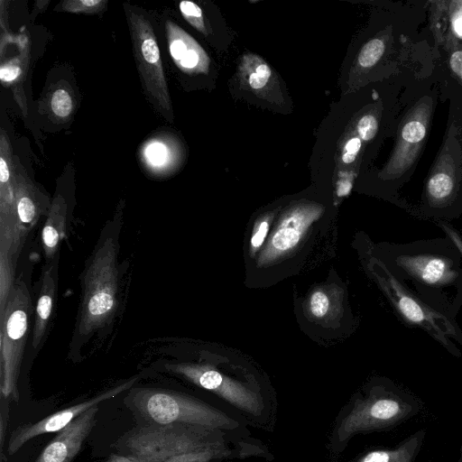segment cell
Listing matches in <instances>:
<instances>
[{
  "label": "cell",
  "instance_id": "obj_21",
  "mask_svg": "<svg viewBox=\"0 0 462 462\" xmlns=\"http://www.w3.org/2000/svg\"><path fill=\"white\" fill-rule=\"evenodd\" d=\"M106 5L105 0H67L56 6V10L73 14H97Z\"/></svg>",
  "mask_w": 462,
  "mask_h": 462
},
{
  "label": "cell",
  "instance_id": "obj_37",
  "mask_svg": "<svg viewBox=\"0 0 462 462\" xmlns=\"http://www.w3.org/2000/svg\"><path fill=\"white\" fill-rule=\"evenodd\" d=\"M456 462H462V437H461V443H460V447H459V454H458L457 460Z\"/></svg>",
  "mask_w": 462,
  "mask_h": 462
},
{
  "label": "cell",
  "instance_id": "obj_14",
  "mask_svg": "<svg viewBox=\"0 0 462 462\" xmlns=\"http://www.w3.org/2000/svg\"><path fill=\"white\" fill-rule=\"evenodd\" d=\"M97 411V405L88 409L58 431L35 462H71L95 426Z\"/></svg>",
  "mask_w": 462,
  "mask_h": 462
},
{
  "label": "cell",
  "instance_id": "obj_28",
  "mask_svg": "<svg viewBox=\"0 0 462 462\" xmlns=\"http://www.w3.org/2000/svg\"><path fill=\"white\" fill-rule=\"evenodd\" d=\"M448 5L451 30L456 37L462 38V1H451Z\"/></svg>",
  "mask_w": 462,
  "mask_h": 462
},
{
  "label": "cell",
  "instance_id": "obj_24",
  "mask_svg": "<svg viewBox=\"0 0 462 462\" xmlns=\"http://www.w3.org/2000/svg\"><path fill=\"white\" fill-rule=\"evenodd\" d=\"M309 310L315 319L326 317L330 310V299L323 291H315L310 297Z\"/></svg>",
  "mask_w": 462,
  "mask_h": 462
},
{
  "label": "cell",
  "instance_id": "obj_26",
  "mask_svg": "<svg viewBox=\"0 0 462 462\" xmlns=\"http://www.w3.org/2000/svg\"><path fill=\"white\" fill-rule=\"evenodd\" d=\"M167 147L161 143H152L145 149V157L148 162L153 166H162L169 158Z\"/></svg>",
  "mask_w": 462,
  "mask_h": 462
},
{
  "label": "cell",
  "instance_id": "obj_25",
  "mask_svg": "<svg viewBox=\"0 0 462 462\" xmlns=\"http://www.w3.org/2000/svg\"><path fill=\"white\" fill-rule=\"evenodd\" d=\"M179 8L184 18L198 30L204 32V23L200 7L190 1H181Z\"/></svg>",
  "mask_w": 462,
  "mask_h": 462
},
{
  "label": "cell",
  "instance_id": "obj_20",
  "mask_svg": "<svg viewBox=\"0 0 462 462\" xmlns=\"http://www.w3.org/2000/svg\"><path fill=\"white\" fill-rule=\"evenodd\" d=\"M170 52L176 64L183 69L191 70L201 61V50L196 42L175 23H166Z\"/></svg>",
  "mask_w": 462,
  "mask_h": 462
},
{
  "label": "cell",
  "instance_id": "obj_19",
  "mask_svg": "<svg viewBox=\"0 0 462 462\" xmlns=\"http://www.w3.org/2000/svg\"><path fill=\"white\" fill-rule=\"evenodd\" d=\"M67 205L60 195L51 204L42 231L44 254L50 263L58 255L60 244L66 233Z\"/></svg>",
  "mask_w": 462,
  "mask_h": 462
},
{
  "label": "cell",
  "instance_id": "obj_13",
  "mask_svg": "<svg viewBox=\"0 0 462 462\" xmlns=\"http://www.w3.org/2000/svg\"><path fill=\"white\" fill-rule=\"evenodd\" d=\"M134 381L135 379H133L113 389H109L108 391H106L90 400L59 411L37 422L21 425L11 434L8 444L9 454L14 455L16 453L24 443L32 438L42 434L60 431L84 411L98 405L99 402L110 399L121 392L129 389Z\"/></svg>",
  "mask_w": 462,
  "mask_h": 462
},
{
  "label": "cell",
  "instance_id": "obj_12",
  "mask_svg": "<svg viewBox=\"0 0 462 462\" xmlns=\"http://www.w3.org/2000/svg\"><path fill=\"white\" fill-rule=\"evenodd\" d=\"M322 211V208L315 204H300L288 210L261 253L259 265H266L291 252Z\"/></svg>",
  "mask_w": 462,
  "mask_h": 462
},
{
  "label": "cell",
  "instance_id": "obj_4",
  "mask_svg": "<svg viewBox=\"0 0 462 462\" xmlns=\"http://www.w3.org/2000/svg\"><path fill=\"white\" fill-rule=\"evenodd\" d=\"M370 263L374 278L401 321L421 329L450 355L461 357L462 329L455 317L429 303L382 260L372 258Z\"/></svg>",
  "mask_w": 462,
  "mask_h": 462
},
{
  "label": "cell",
  "instance_id": "obj_15",
  "mask_svg": "<svg viewBox=\"0 0 462 462\" xmlns=\"http://www.w3.org/2000/svg\"><path fill=\"white\" fill-rule=\"evenodd\" d=\"M8 135L2 129L0 141V229L26 231L21 226L15 202V172Z\"/></svg>",
  "mask_w": 462,
  "mask_h": 462
},
{
  "label": "cell",
  "instance_id": "obj_32",
  "mask_svg": "<svg viewBox=\"0 0 462 462\" xmlns=\"http://www.w3.org/2000/svg\"><path fill=\"white\" fill-rule=\"evenodd\" d=\"M449 67L462 83V50L454 51L450 54Z\"/></svg>",
  "mask_w": 462,
  "mask_h": 462
},
{
  "label": "cell",
  "instance_id": "obj_30",
  "mask_svg": "<svg viewBox=\"0 0 462 462\" xmlns=\"http://www.w3.org/2000/svg\"><path fill=\"white\" fill-rule=\"evenodd\" d=\"M361 139L359 137H353L346 142L342 154V161L344 163L348 164L356 160L361 148Z\"/></svg>",
  "mask_w": 462,
  "mask_h": 462
},
{
  "label": "cell",
  "instance_id": "obj_8",
  "mask_svg": "<svg viewBox=\"0 0 462 462\" xmlns=\"http://www.w3.org/2000/svg\"><path fill=\"white\" fill-rule=\"evenodd\" d=\"M126 14L134 55L145 94L160 113L171 121V98L153 28L144 15L130 9Z\"/></svg>",
  "mask_w": 462,
  "mask_h": 462
},
{
  "label": "cell",
  "instance_id": "obj_18",
  "mask_svg": "<svg viewBox=\"0 0 462 462\" xmlns=\"http://www.w3.org/2000/svg\"><path fill=\"white\" fill-rule=\"evenodd\" d=\"M426 437L421 429L402 439L393 448L371 449L356 462H415Z\"/></svg>",
  "mask_w": 462,
  "mask_h": 462
},
{
  "label": "cell",
  "instance_id": "obj_17",
  "mask_svg": "<svg viewBox=\"0 0 462 462\" xmlns=\"http://www.w3.org/2000/svg\"><path fill=\"white\" fill-rule=\"evenodd\" d=\"M15 202L19 223L29 232L42 214L49 213L51 206L44 196L21 173L15 172Z\"/></svg>",
  "mask_w": 462,
  "mask_h": 462
},
{
  "label": "cell",
  "instance_id": "obj_3",
  "mask_svg": "<svg viewBox=\"0 0 462 462\" xmlns=\"http://www.w3.org/2000/svg\"><path fill=\"white\" fill-rule=\"evenodd\" d=\"M215 430L180 423L152 424L132 430L123 443L141 462H212L225 454Z\"/></svg>",
  "mask_w": 462,
  "mask_h": 462
},
{
  "label": "cell",
  "instance_id": "obj_31",
  "mask_svg": "<svg viewBox=\"0 0 462 462\" xmlns=\"http://www.w3.org/2000/svg\"><path fill=\"white\" fill-rule=\"evenodd\" d=\"M22 73L21 67L14 61L3 64L0 68V79L2 82L14 81Z\"/></svg>",
  "mask_w": 462,
  "mask_h": 462
},
{
  "label": "cell",
  "instance_id": "obj_16",
  "mask_svg": "<svg viewBox=\"0 0 462 462\" xmlns=\"http://www.w3.org/2000/svg\"><path fill=\"white\" fill-rule=\"evenodd\" d=\"M58 260L59 256L57 255L44 270L42 275L32 329V345L34 349L41 345L52 314L57 290Z\"/></svg>",
  "mask_w": 462,
  "mask_h": 462
},
{
  "label": "cell",
  "instance_id": "obj_34",
  "mask_svg": "<svg viewBox=\"0 0 462 462\" xmlns=\"http://www.w3.org/2000/svg\"><path fill=\"white\" fill-rule=\"evenodd\" d=\"M255 73L261 79H263L268 82V80L272 75V70L266 63H261L256 67Z\"/></svg>",
  "mask_w": 462,
  "mask_h": 462
},
{
  "label": "cell",
  "instance_id": "obj_10",
  "mask_svg": "<svg viewBox=\"0 0 462 462\" xmlns=\"http://www.w3.org/2000/svg\"><path fill=\"white\" fill-rule=\"evenodd\" d=\"M460 180L451 154L443 152L430 173L424 190L421 213L425 217L451 220L458 217Z\"/></svg>",
  "mask_w": 462,
  "mask_h": 462
},
{
  "label": "cell",
  "instance_id": "obj_22",
  "mask_svg": "<svg viewBox=\"0 0 462 462\" xmlns=\"http://www.w3.org/2000/svg\"><path fill=\"white\" fill-rule=\"evenodd\" d=\"M385 43L382 39L374 38L367 42L358 54V63L363 68L374 66L383 56Z\"/></svg>",
  "mask_w": 462,
  "mask_h": 462
},
{
  "label": "cell",
  "instance_id": "obj_11",
  "mask_svg": "<svg viewBox=\"0 0 462 462\" xmlns=\"http://www.w3.org/2000/svg\"><path fill=\"white\" fill-rule=\"evenodd\" d=\"M165 367L168 371L214 393L239 410L256 414L261 409L259 397L254 392L209 365L173 363L166 364Z\"/></svg>",
  "mask_w": 462,
  "mask_h": 462
},
{
  "label": "cell",
  "instance_id": "obj_29",
  "mask_svg": "<svg viewBox=\"0 0 462 462\" xmlns=\"http://www.w3.org/2000/svg\"><path fill=\"white\" fill-rule=\"evenodd\" d=\"M270 226V217H266L261 219L254 227L253 236L251 237V251L254 253L257 251L264 242L268 234Z\"/></svg>",
  "mask_w": 462,
  "mask_h": 462
},
{
  "label": "cell",
  "instance_id": "obj_9",
  "mask_svg": "<svg viewBox=\"0 0 462 462\" xmlns=\"http://www.w3.org/2000/svg\"><path fill=\"white\" fill-rule=\"evenodd\" d=\"M431 104V99L424 97L406 115L393 154L382 173L383 179L402 177L416 161L428 132Z\"/></svg>",
  "mask_w": 462,
  "mask_h": 462
},
{
  "label": "cell",
  "instance_id": "obj_33",
  "mask_svg": "<svg viewBox=\"0 0 462 462\" xmlns=\"http://www.w3.org/2000/svg\"><path fill=\"white\" fill-rule=\"evenodd\" d=\"M248 83L252 88L258 89L264 87L267 81L261 79L255 72H254L249 76Z\"/></svg>",
  "mask_w": 462,
  "mask_h": 462
},
{
  "label": "cell",
  "instance_id": "obj_2",
  "mask_svg": "<svg viewBox=\"0 0 462 462\" xmlns=\"http://www.w3.org/2000/svg\"><path fill=\"white\" fill-rule=\"evenodd\" d=\"M105 229L82 274V296L71 341L79 347L113 320L118 305L117 233Z\"/></svg>",
  "mask_w": 462,
  "mask_h": 462
},
{
  "label": "cell",
  "instance_id": "obj_36",
  "mask_svg": "<svg viewBox=\"0 0 462 462\" xmlns=\"http://www.w3.org/2000/svg\"><path fill=\"white\" fill-rule=\"evenodd\" d=\"M352 187V183L349 180H344V181H340L337 187V194L338 196H345L348 194Z\"/></svg>",
  "mask_w": 462,
  "mask_h": 462
},
{
  "label": "cell",
  "instance_id": "obj_27",
  "mask_svg": "<svg viewBox=\"0 0 462 462\" xmlns=\"http://www.w3.org/2000/svg\"><path fill=\"white\" fill-rule=\"evenodd\" d=\"M378 130V122L374 116L367 114L363 116L357 123L359 137L364 141L372 140Z\"/></svg>",
  "mask_w": 462,
  "mask_h": 462
},
{
  "label": "cell",
  "instance_id": "obj_1",
  "mask_svg": "<svg viewBox=\"0 0 462 462\" xmlns=\"http://www.w3.org/2000/svg\"><path fill=\"white\" fill-rule=\"evenodd\" d=\"M382 260L402 281L440 310L456 316L462 305V249L450 237L387 244Z\"/></svg>",
  "mask_w": 462,
  "mask_h": 462
},
{
  "label": "cell",
  "instance_id": "obj_7",
  "mask_svg": "<svg viewBox=\"0 0 462 462\" xmlns=\"http://www.w3.org/2000/svg\"><path fill=\"white\" fill-rule=\"evenodd\" d=\"M131 397L134 407L152 424L180 423L215 430L233 429L237 425L221 411L167 389L138 388L132 392Z\"/></svg>",
  "mask_w": 462,
  "mask_h": 462
},
{
  "label": "cell",
  "instance_id": "obj_5",
  "mask_svg": "<svg viewBox=\"0 0 462 462\" xmlns=\"http://www.w3.org/2000/svg\"><path fill=\"white\" fill-rule=\"evenodd\" d=\"M421 402L390 380L374 383L365 396L356 399L338 430L340 440L354 434L391 430L417 415Z\"/></svg>",
  "mask_w": 462,
  "mask_h": 462
},
{
  "label": "cell",
  "instance_id": "obj_35",
  "mask_svg": "<svg viewBox=\"0 0 462 462\" xmlns=\"http://www.w3.org/2000/svg\"><path fill=\"white\" fill-rule=\"evenodd\" d=\"M106 462H141L131 455H113Z\"/></svg>",
  "mask_w": 462,
  "mask_h": 462
},
{
  "label": "cell",
  "instance_id": "obj_23",
  "mask_svg": "<svg viewBox=\"0 0 462 462\" xmlns=\"http://www.w3.org/2000/svg\"><path fill=\"white\" fill-rule=\"evenodd\" d=\"M51 108L58 117H68L73 110V101L70 94L64 88L56 89L51 97Z\"/></svg>",
  "mask_w": 462,
  "mask_h": 462
},
{
  "label": "cell",
  "instance_id": "obj_6",
  "mask_svg": "<svg viewBox=\"0 0 462 462\" xmlns=\"http://www.w3.org/2000/svg\"><path fill=\"white\" fill-rule=\"evenodd\" d=\"M32 312L30 291L20 277L15 280L0 312V390L3 399L12 397L18 401L17 381Z\"/></svg>",
  "mask_w": 462,
  "mask_h": 462
}]
</instances>
